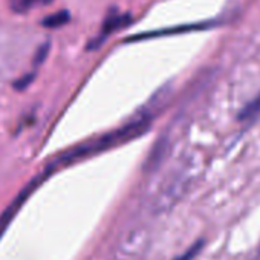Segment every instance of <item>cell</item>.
I'll list each match as a JSON object with an SVG mask.
<instances>
[{"instance_id": "1", "label": "cell", "mask_w": 260, "mask_h": 260, "mask_svg": "<svg viewBox=\"0 0 260 260\" xmlns=\"http://www.w3.org/2000/svg\"><path fill=\"white\" fill-rule=\"evenodd\" d=\"M149 127H150V118H138L137 121L128 122L127 125L119 127V128L113 130V132H109V134H106L103 137H98L95 140H90V141H87L84 144H80V146L64 152L57 159H54L48 166V169L51 172H54L58 167L69 166V164L77 162V161H80L83 158L101 153V152H104L107 149H112L115 146L127 143V141L134 140V138H138L140 135H143L146 132Z\"/></svg>"}, {"instance_id": "2", "label": "cell", "mask_w": 260, "mask_h": 260, "mask_svg": "<svg viewBox=\"0 0 260 260\" xmlns=\"http://www.w3.org/2000/svg\"><path fill=\"white\" fill-rule=\"evenodd\" d=\"M52 172L49 170V169H46L45 172H42V175H39L34 181H31L17 196H16V199L5 208V211L0 214V237H2V234L5 233V230L8 228V225L11 223V220L16 217V214L19 213V210L23 207V204L26 202V199L29 198V194L40 185V182L43 181V179H46L49 175H51Z\"/></svg>"}, {"instance_id": "3", "label": "cell", "mask_w": 260, "mask_h": 260, "mask_svg": "<svg viewBox=\"0 0 260 260\" xmlns=\"http://www.w3.org/2000/svg\"><path fill=\"white\" fill-rule=\"evenodd\" d=\"M128 23H130V16H128V14H118V13H115V11H110V14L106 17V20H104V23H103V28H101L100 36H98L95 40H92V42L89 43L87 49H95V48H98L100 43H101L109 34L118 31L119 28L127 26Z\"/></svg>"}, {"instance_id": "4", "label": "cell", "mask_w": 260, "mask_h": 260, "mask_svg": "<svg viewBox=\"0 0 260 260\" xmlns=\"http://www.w3.org/2000/svg\"><path fill=\"white\" fill-rule=\"evenodd\" d=\"M52 0H8L10 8L17 14H26L28 11L40 7V5H49Z\"/></svg>"}, {"instance_id": "5", "label": "cell", "mask_w": 260, "mask_h": 260, "mask_svg": "<svg viewBox=\"0 0 260 260\" xmlns=\"http://www.w3.org/2000/svg\"><path fill=\"white\" fill-rule=\"evenodd\" d=\"M69 20H71L69 11L61 10V11H57V13H54V14L46 16V17L42 20V26L49 28V29H55V28H60V26L69 23Z\"/></svg>"}, {"instance_id": "6", "label": "cell", "mask_w": 260, "mask_h": 260, "mask_svg": "<svg viewBox=\"0 0 260 260\" xmlns=\"http://www.w3.org/2000/svg\"><path fill=\"white\" fill-rule=\"evenodd\" d=\"M258 113H260V93L240 110L239 119H243V121L245 119H251V118H255Z\"/></svg>"}, {"instance_id": "7", "label": "cell", "mask_w": 260, "mask_h": 260, "mask_svg": "<svg viewBox=\"0 0 260 260\" xmlns=\"http://www.w3.org/2000/svg\"><path fill=\"white\" fill-rule=\"evenodd\" d=\"M49 48H51V45H49V42H46V43H43V45L37 49V52H36V55H34V66H36V68L40 66V64L46 60L48 52H49Z\"/></svg>"}, {"instance_id": "8", "label": "cell", "mask_w": 260, "mask_h": 260, "mask_svg": "<svg viewBox=\"0 0 260 260\" xmlns=\"http://www.w3.org/2000/svg\"><path fill=\"white\" fill-rule=\"evenodd\" d=\"M202 245H204V242H198V243H194L191 248H188L184 254H181L179 257H176V258H173V260H191V258H194V255L202 249Z\"/></svg>"}, {"instance_id": "9", "label": "cell", "mask_w": 260, "mask_h": 260, "mask_svg": "<svg viewBox=\"0 0 260 260\" xmlns=\"http://www.w3.org/2000/svg\"><path fill=\"white\" fill-rule=\"evenodd\" d=\"M34 78H36V72H29V74L23 75L22 78H19V80L14 83L16 90H25V89L34 81Z\"/></svg>"}]
</instances>
